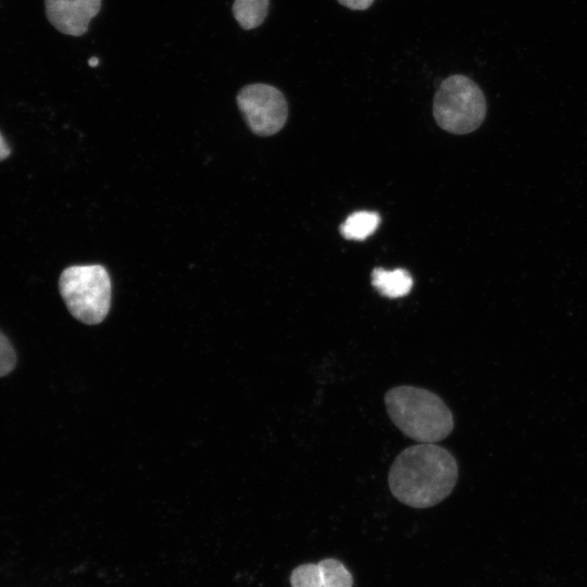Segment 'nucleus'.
<instances>
[{"label":"nucleus","instance_id":"1","mask_svg":"<svg viewBox=\"0 0 587 587\" xmlns=\"http://www.w3.org/2000/svg\"><path fill=\"white\" fill-rule=\"evenodd\" d=\"M458 480L455 458L441 446L421 442L402 450L388 473L392 496L419 509L446 499Z\"/></svg>","mask_w":587,"mask_h":587},{"label":"nucleus","instance_id":"2","mask_svg":"<svg viewBox=\"0 0 587 587\" xmlns=\"http://www.w3.org/2000/svg\"><path fill=\"white\" fill-rule=\"evenodd\" d=\"M385 404L392 423L415 441L435 444L453 429L451 411L429 390L397 386L385 394Z\"/></svg>","mask_w":587,"mask_h":587},{"label":"nucleus","instance_id":"3","mask_svg":"<svg viewBox=\"0 0 587 587\" xmlns=\"http://www.w3.org/2000/svg\"><path fill=\"white\" fill-rule=\"evenodd\" d=\"M487 104L480 87L461 74L445 78L433 100V114L445 130L463 135L477 129L485 120Z\"/></svg>","mask_w":587,"mask_h":587},{"label":"nucleus","instance_id":"4","mask_svg":"<svg viewBox=\"0 0 587 587\" xmlns=\"http://www.w3.org/2000/svg\"><path fill=\"white\" fill-rule=\"evenodd\" d=\"M59 290L76 320L96 325L105 319L111 302V280L102 265H73L65 268L59 279Z\"/></svg>","mask_w":587,"mask_h":587},{"label":"nucleus","instance_id":"5","mask_svg":"<svg viewBox=\"0 0 587 587\" xmlns=\"http://www.w3.org/2000/svg\"><path fill=\"white\" fill-rule=\"evenodd\" d=\"M237 104L249 128L259 136L278 133L288 117L283 92L267 84H250L240 89Z\"/></svg>","mask_w":587,"mask_h":587},{"label":"nucleus","instance_id":"6","mask_svg":"<svg viewBox=\"0 0 587 587\" xmlns=\"http://www.w3.org/2000/svg\"><path fill=\"white\" fill-rule=\"evenodd\" d=\"M45 7L47 18L59 32L82 36L99 13L101 0H45Z\"/></svg>","mask_w":587,"mask_h":587},{"label":"nucleus","instance_id":"7","mask_svg":"<svg viewBox=\"0 0 587 587\" xmlns=\"http://www.w3.org/2000/svg\"><path fill=\"white\" fill-rule=\"evenodd\" d=\"M372 285L388 298H399L408 295L413 286L412 276L403 268L388 271L376 267L372 272Z\"/></svg>","mask_w":587,"mask_h":587},{"label":"nucleus","instance_id":"8","mask_svg":"<svg viewBox=\"0 0 587 587\" xmlns=\"http://www.w3.org/2000/svg\"><path fill=\"white\" fill-rule=\"evenodd\" d=\"M270 0H235L233 15L242 29L260 26L268 12Z\"/></svg>","mask_w":587,"mask_h":587},{"label":"nucleus","instance_id":"9","mask_svg":"<svg viewBox=\"0 0 587 587\" xmlns=\"http://www.w3.org/2000/svg\"><path fill=\"white\" fill-rule=\"evenodd\" d=\"M379 222L380 217L376 212H354L340 226V233L346 239L363 240L377 229Z\"/></svg>","mask_w":587,"mask_h":587},{"label":"nucleus","instance_id":"10","mask_svg":"<svg viewBox=\"0 0 587 587\" xmlns=\"http://www.w3.org/2000/svg\"><path fill=\"white\" fill-rule=\"evenodd\" d=\"M317 565L323 587H352L353 580L350 572L338 560L325 559Z\"/></svg>","mask_w":587,"mask_h":587},{"label":"nucleus","instance_id":"11","mask_svg":"<svg viewBox=\"0 0 587 587\" xmlns=\"http://www.w3.org/2000/svg\"><path fill=\"white\" fill-rule=\"evenodd\" d=\"M291 587H322L317 564L308 563L296 567L290 575Z\"/></svg>","mask_w":587,"mask_h":587},{"label":"nucleus","instance_id":"12","mask_svg":"<svg viewBox=\"0 0 587 587\" xmlns=\"http://www.w3.org/2000/svg\"><path fill=\"white\" fill-rule=\"evenodd\" d=\"M16 357L8 338L0 332V377L8 375L15 366Z\"/></svg>","mask_w":587,"mask_h":587},{"label":"nucleus","instance_id":"13","mask_svg":"<svg viewBox=\"0 0 587 587\" xmlns=\"http://www.w3.org/2000/svg\"><path fill=\"white\" fill-rule=\"evenodd\" d=\"M341 5L351 9V10H366L369 9L374 0H337Z\"/></svg>","mask_w":587,"mask_h":587},{"label":"nucleus","instance_id":"14","mask_svg":"<svg viewBox=\"0 0 587 587\" xmlns=\"http://www.w3.org/2000/svg\"><path fill=\"white\" fill-rule=\"evenodd\" d=\"M10 154V148L0 134V161L7 159Z\"/></svg>","mask_w":587,"mask_h":587},{"label":"nucleus","instance_id":"15","mask_svg":"<svg viewBox=\"0 0 587 587\" xmlns=\"http://www.w3.org/2000/svg\"><path fill=\"white\" fill-rule=\"evenodd\" d=\"M88 64H89L90 66H96V65L99 64V60H98L97 58H91V59H89Z\"/></svg>","mask_w":587,"mask_h":587},{"label":"nucleus","instance_id":"16","mask_svg":"<svg viewBox=\"0 0 587 587\" xmlns=\"http://www.w3.org/2000/svg\"><path fill=\"white\" fill-rule=\"evenodd\" d=\"M323 587V586H322Z\"/></svg>","mask_w":587,"mask_h":587}]
</instances>
